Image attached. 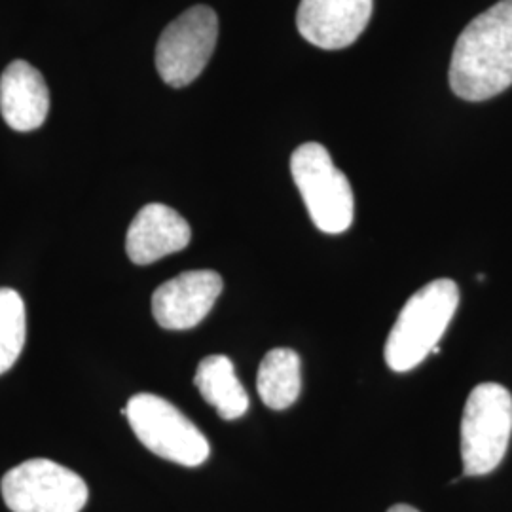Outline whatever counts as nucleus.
Instances as JSON below:
<instances>
[{"mask_svg":"<svg viewBox=\"0 0 512 512\" xmlns=\"http://www.w3.org/2000/svg\"><path fill=\"white\" fill-rule=\"evenodd\" d=\"M190 238L188 222L175 209L164 203H148L129 224L126 251L131 262L147 266L183 251Z\"/></svg>","mask_w":512,"mask_h":512,"instance_id":"9d476101","label":"nucleus"},{"mask_svg":"<svg viewBox=\"0 0 512 512\" xmlns=\"http://www.w3.org/2000/svg\"><path fill=\"white\" fill-rule=\"evenodd\" d=\"M302 389L300 357L293 349H272L266 353L256 374V391L272 410L293 406Z\"/></svg>","mask_w":512,"mask_h":512,"instance_id":"ddd939ff","label":"nucleus"},{"mask_svg":"<svg viewBox=\"0 0 512 512\" xmlns=\"http://www.w3.org/2000/svg\"><path fill=\"white\" fill-rule=\"evenodd\" d=\"M135 437L160 458L198 467L209 458V440L183 412L152 393H139L122 410Z\"/></svg>","mask_w":512,"mask_h":512,"instance_id":"20e7f679","label":"nucleus"},{"mask_svg":"<svg viewBox=\"0 0 512 512\" xmlns=\"http://www.w3.org/2000/svg\"><path fill=\"white\" fill-rule=\"evenodd\" d=\"M387 512H420L418 511V509H414V507H410V505H403V503H401V505H393V507H391V509H389V511Z\"/></svg>","mask_w":512,"mask_h":512,"instance_id":"2eb2a0df","label":"nucleus"},{"mask_svg":"<svg viewBox=\"0 0 512 512\" xmlns=\"http://www.w3.org/2000/svg\"><path fill=\"white\" fill-rule=\"evenodd\" d=\"M222 293V277L211 270L184 272L152 296V313L162 329L188 330L200 325Z\"/></svg>","mask_w":512,"mask_h":512,"instance_id":"6e6552de","label":"nucleus"},{"mask_svg":"<svg viewBox=\"0 0 512 512\" xmlns=\"http://www.w3.org/2000/svg\"><path fill=\"white\" fill-rule=\"evenodd\" d=\"M194 384L222 420H238L249 408V395L226 355L205 357L196 370Z\"/></svg>","mask_w":512,"mask_h":512,"instance_id":"f8f14e48","label":"nucleus"},{"mask_svg":"<svg viewBox=\"0 0 512 512\" xmlns=\"http://www.w3.org/2000/svg\"><path fill=\"white\" fill-rule=\"evenodd\" d=\"M50 92L44 76L27 61H12L0 76V112L16 131H35L46 122Z\"/></svg>","mask_w":512,"mask_h":512,"instance_id":"9b49d317","label":"nucleus"},{"mask_svg":"<svg viewBox=\"0 0 512 512\" xmlns=\"http://www.w3.org/2000/svg\"><path fill=\"white\" fill-rule=\"evenodd\" d=\"M12 512H80L90 497L84 478L50 459H29L2 478Z\"/></svg>","mask_w":512,"mask_h":512,"instance_id":"423d86ee","label":"nucleus"},{"mask_svg":"<svg viewBox=\"0 0 512 512\" xmlns=\"http://www.w3.org/2000/svg\"><path fill=\"white\" fill-rule=\"evenodd\" d=\"M512 86V0L473 19L454 46L450 88L465 101H486Z\"/></svg>","mask_w":512,"mask_h":512,"instance_id":"f257e3e1","label":"nucleus"},{"mask_svg":"<svg viewBox=\"0 0 512 512\" xmlns=\"http://www.w3.org/2000/svg\"><path fill=\"white\" fill-rule=\"evenodd\" d=\"M291 173L313 224L325 234H344L353 224V190L329 150L319 143L296 148Z\"/></svg>","mask_w":512,"mask_h":512,"instance_id":"39448f33","label":"nucleus"},{"mask_svg":"<svg viewBox=\"0 0 512 512\" xmlns=\"http://www.w3.org/2000/svg\"><path fill=\"white\" fill-rule=\"evenodd\" d=\"M25 304L14 289H0V374L8 372L25 346Z\"/></svg>","mask_w":512,"mask_h":512,"instance_id":"4468645a","label":"nucleus"},{"mask_svg":"<svg viewBox=\"0 0 512 512\" xmlns=\"http://www.w3.org/2000/svg\"><path fill=\"white\" fill-rule=\"evenodd\" d=\"M512 435V395L486 382L471 391L461 420V458L465 476L492 473L505 458Z\"/></svg>","mask_w":512,"mask_h":512,"instance_id":"7ed1b4c3","label":"nucleus"},{"mask_svg":"<svg viewBox=\"0 0 512 512\" xmlns=\"http://www.w3.org/2000/svg\"><path fill=\"white\" fill-rule=\"evenodd\" d=\"M459 304L458 285L437 279L408 298L385 342V363L395 372H408L439 353L442 334L454 319Z\"/></svg>","mask_w":512,"mask_h":512,"instance_id":"f03ea898","label":"nucleus"},{"mask_svg":"<svg viewBox=\"0 0 512 512\" xmlns=\"http://www.w3.org/2000/svg\"><path fill=\"white\" fill-rule=\"evenodd\" d=\"M372 6V0H302L296 27L321 50H344L363 35Z\"/></svg>","mask_w":512,"mask_h":512,"instance_id":"1a4fd4ad","label":"nucleus"},{"mask_svg":"<svg viewBox=\"0 0 512 512\" xmlns=\"http://www.w3.org/2000/svg\"><path fill=\"white\" fill-rule=\"evenodd\" d=\"M219 38V18L209 6H192L171 21L156 46V69L167 86L184 88L207 67Z\"/></svg>","mask_w":512,"mask_h":512,"instance_id":"0eeeda50","label":"nucleus"}]
</instances>
